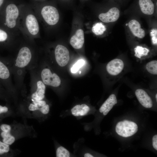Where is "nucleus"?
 Here are the masks:
<instances>
[{"mask_svg": "<svg viewBox=\"0 0 157 157\" xmlns=\"http://www.w3.org/2000/svg\"><path fill=\"white\" fill-rule=\"evenodd\" d=\"M119 16V11L116 7L110 9L106 13L100 14L99 19L102 22L105 23L113 22L116 21Z\"/></svg>", "mask_w": 157, "mask_h": 157, "instance_id": "9d476101", "label": "nucleus"}, {"mask_svg": "<svg viewBox=\"0 0 157 157\" xmlns=\"http://www.w3.org/2000/svg\"><path fill=\"white\" fill-rule=\"evenodd\" d=\"M14 51V56L10 58L14 84L17 90L23 91L26 88L24 80L26 71L35 65L38 59L35 43L21 40Z\"/></svg>", "mask_w": 157, "mask_h": 157, "instance_id": "f257e3e1", "label": "nucleus"}, {"mask_svg": "<svg viewBox=\"0 0 157 157\" xmlns=\"http://www.w3.org/2000/svg\"><path fill=\"white\" fill-rule=\"evenodd\" d=\"M33 67L45 85L55 88L60 85V78L56 74L52 73L49 69L47 68L40 69L35 64Z\"/></svg>", "mask_w": 157, "mask_h": 157, "instance_id": "0eeeda50", "label": "nucleus"}, {"mask_svg": "<svg viewBox=\"0 0 157 157\" xmlns=\"http://www.w3.org/2000/svg\"><path fill=\"white\" fill-rule=\"evenodd\" d=\"M10 150L9 145L0 140V156L7 154Z\"/></svg>", "mask_w": 157, "mask_h": 157, "instance_id": "5701e85b", "label": "nucleus"}, {"mask_svg": "<svg viewBox=\"0 0 157 157\" xmlns=\"http://www.w3.org/2000/svg\"><path fill=\"white\" fill-rule=\"evenodd\" d=\"M39 110L43 114H47L49 111V106L48 104H46L44 106L40 108Z\"/></svg>", "mask_w": 157, "mask_h": 157, "instance_id": "bb28decb", "label": "nucleus"}, {"mask_svg": "<svg viewBox=\"0 0 157 157\" xmlns=\"http://www.w3.org/2000/svg\"><path fill=\"white\" fill-rule=\"evenodd\" d=\"M156 101H157V94H156Z\"/></svg>", "mask_w": 157, "mask_h": 157, "instance_id": "72a5a7b5", "label": "nucleus"}, {"mask_svg": "<svg viewBox=\"0 0 157 157\" xmlns=\"http://www.w3.org/2000/svg\"><path fill=\"white\" fill-rule=\"evenodd\" d=\"M85 63V61L83 59L78 60L71 68V71L72 73H76L79 69L83 66Z\"/></svg>", "mask_w": 157, "mask_h": 157, "instance_id": "4be33fe9", "label": "nucleus"}, {"mask_svg": "<svg viewBox=\"0 0 157 157\" xmlns=\"http://www.w3.org/2000/svg\"><path fill=\"white\" fill-rule=\"evenodd\" d=\"M90 110L89 107L85 104L77 105L71 110L72 115L75 116H83L86 115Z\"/></svg>", "mask_w": 157, "mask_h": 157, "instance_id": "dca6fc26", "label": "nucleus"}, {"mask_svg": "<svg viewBox=\"0 0 157 157\" xmlns=\"http://www.w3.org/2000/svg\"><path fill=\"white\" fill-rule=\"evenodd\" d=\"M0 129L2 131L7 132H10L11 127L9 125L2 124L0 126Z\"/></svg>", "mask_w": 157, "mask_h": 157, "instance_id": "a878e982", "label": "nucleus"}, {"mask_svg": "<svg viewBox=\"0 0 157 157\" xmlns=\"http://www.w3.org/2000/svg\"><path fill=\"white\" fill-rule=\"evenodd\" d=\"M33 1H38V2H42L44 0H32Z\"/></svg>", "mask_w": 157, "mask_h": 157, "instance_id": "473e14b6", "label": "nucleus"}, {"mask_svg": "<svg viewBox=\"0 0 157 157\" xmlns=\"http://www.w3.org/2000/svg\"><path fill=\"white\" fill-rule=\"evenodd\" d=\"M70 153L66 149L62 146L58 147L56 151V156L57 157H69Z\"/></svg>", "mask_w": 157, "mask_h": 157, "instance_id": "412c9836", "label": "nucleus"}, {"mask_svg": "<svg viewBox=\"0 0 157 157\" xmlns=\"http://www.w3.org/2000/svg\"><path fill=\"white\" fill-rule=\"evenodd\" d=\"M152 145L153 147L157 150V135H154L152 138Z\"/></svg>", "mask_w": 157, "mask_h": 157, "instance_id": "c756f323", "label": "nucleus"}, {"mask_svg": "<svg viewBox=\"0 0 157 157\" xmlns=\"http://www.w3.org/2000/svg\"><path fill=\"white\" fill-rule=\"evenodd\" d=\"M8 110V108L6 106H2L0 105V117L6 113Z\"/></svg>", "mask_w": 157, "mask_h": 157, "instance_id": "c85d7f7f", "label": "nucleus"}, {"mask_svg": "<svg viewBox=\"0 0 157 157\" xmlns=\"http://www.w3.org/2000/svg\"><path fill=\"white\" fill-rule=\"evenodd\" d=\"M117 103L116 97L114 94H111L99 109V112L105 116L108 114L114 106Z\"/></svg>", "mask_w": 157, "mask_h": 157, "instance_id": "ddd939ff", "label": "nucleus"}, {"mask_svg": "<svg viewBox=\"0 0 157 157\" xmlns=\"http://www.w3.org/2000/svg\"><path fill=\"white\" fill-rule=\"evenodd\" d=\"M84 36L83 31L79 29L77 30L75 34L71 38L69 43L74 49L81 48L84 43Z\"/></svg>", "mask_w": 157, "mask_h": 157, "instance_id": "9b49d317", "label": "nucleus"}, {"mask_svg": "<svg viewBox=\"0 0 157 157\" xmlns=\"http://www.w3.org/2000/svg\"><path fill=\"white\" fill-rule=\"evenodd\" d=\"M16 0L7 1L3 25L8 31L17 36L20 33L19 29L20 3H18Z\"/></svg>", "mask_w": 157, "mask_h": 157, "instance_id": "7ed1b4c3", "label": "nucleus"}, {"mask_svg": "<svg viewBox=\"0 0 157 157\" xmlns=\"http://www.w3.org/2000/svg\"><path fill=\"white\" fill-rule=\"evenodd\" d=\"M28 71L31 78L30 86L31 91V98L38 100H43L45 97V85L33 67Z\"/></svg>", "mask_w": 157, "mask_h": 157, "instance_id": "423d86ee", "label": "nucleus"}, {"mask_svg": "<svg viewBox=\"0 0 157 157\" xmlns=\"http://www.w3.org/2000/svg\"><path fill=\"white\" fill-rule=\"evenodd\" d=\"M0 136L2 138V141L8 145L13 144L15 140V137L11 135L10 132H7L1 131Z\"/></svg>", "mask_w": 157, "mask_h": 157, "instance_id": "f3484780", "label": "nucleus"}, {"mask_svg": "<svg viewBox=\"0 0 157 157\" xmlns=\"http://www.w3.org/2000/svg\"><path fill=\"white\" fill-rule=\"evenodd\" d=\"M12 76L10 58L0 57V83L10 94L15 93L17 90Z\"/></svg>", "mask_w": 157, "mask_h": 157, "instance_id": "39448f33", "label": "nucleus"}, {"mask_svg": "<svg viewBox=\"0 0 157 157\" xmlns=\"http://www.w3.org/2000/svg\"><path fill=\"white\" fill-rule=\"evenodd\" d=\"M124 63L119 59L116 58L109 62L106 66V70L111 75L115 76L119 74L123 70Z\"/></svg>", "mask_w": 157, "mask_h": 157, "instance_id": "1a4fd4ad", "label": "nucleus"}, {"mask_svg": "<svg viewBox=\"0 0 157 157\" xmlns=\"http://www.w3.org/2000/svg\"><path fill=\"white\" fill-rule=\"evenodd\" d=\"M40 108L37 105L32 102L29 104L28 107V109L31 111H35L39 110Z\"/></svg>", "mask_w": 157, "mask_h": 157, "instance_id": "cd10ccee", "label": "nucleus"}, {"mask_svg": "<svg viewBox=\"0 0 157 157\" xmlns=\"http://www.w3.org/2000/svg\"><path fill=\"white\" fill-rule=\"evenodd\" d=\"M54 53L55 60L59 66L64 67L67 64L69 60V53L65 47L57 45L55 48Z\"/></svg>", "mask_w": 157, "mask_h": 157, "instance_id": "6e6552de", "label": "nucleus"}, {"mask_svg": "<svg viewBox=\"0 0 157 157\" xmlns=\"http://www.w3.org/2000/svg\"><path fill=\"white\" fill-rule=\"evenodd\" d=\"M39 21L30 4L20 3L19 29L24 39L35 43L40 37Z\"/></svg>", "mask_w": 157, "mask_h": 157, "instance_id": "f03ea898", "label": "nucleus"}, {"mask_svg": "<svg viewBox=\"0 0 157 157\" xmlns=\"http://www.w3.org/2000/svg\"><path fill=\"white\" fill-rule=\"evenodd\" d=\"M151 41L153 44L155 45L157 44V30L156 29H153L150 32Z\"/></svg>", "mask_w": 157, "mask_h": 157, "instance_id": "393cba45", "label": "nucleus"}, {"mask_svg": "<svg viewBox=\"0 0 157 157\" xmlns=\"http://www.w3.org/2000/svg\"><path fill=\"white\" fill-rule=\"evenodd\" d=\"M105 26L101 22H98L94 24L92 28V32L96 35L102 34L106 30Z\"/></svg>", "mask_w": 157, "mask_h": 157, "instance_id": "a211bd4d", "label": "nucleus"}, {"mask_svg": "<svg viewBox=\"0 0 157 157\" xmlns=\"http://www.w3.org/2000/svg\"><path fill=\"white\" fill-rule=\"evenodd\" d=\"M84 157H94L93 155L89 153H85L84 155Z\"/></svg>", "mask_w": 157, "mask_h": 157, "instance_id": "7c9ffc66", "label": "nucleus"}, {"mask_svg": "<svg viewBox=\"0 0 157 157\" xmlns=\"http://www.w3.org/2000/svg\"><path fill=\"white\" fill-rule=\"evenodd\" d=\"M147 71L151 74H157V61L153 60L147 63L146 65Z\"/></svg>", "mask_w": 157, "mask_h": 157, "instance_id": "aec40b11", "label": "nucleus"}, {"mask_svg": "<svg viewBox=\"0 0 157 157\" xmlns=\"http://www.w3.org/2000/svg\"><path fill=\"white\" fill-rule=\"evenodd\" d=\"M10 94L0 83V99L7 101Z\"/></svg>", "mask_w": 157, "mask_h": 157, "instance_id": "b1692460", "label": "nucleus"}, {"mask_svg": "<svg viewBox=\"0 0 157 157\" xmlns=\"http://www.w3.org/2000/svg\"><path fill=\"white\" fill-rule=\"evenodd\" d=\"M128 25L131 31L135 36L140 38L144 37L145 31L141 28L140 25L137 21L132 20L129 22Z\"/></svg>", "mask_w": 157, "mask_h": 157, "instance_id": "4468645a", "label": "nucleus"}, {"mask_svg": "<svg viewBox=\"0 0 157 157\" xmlns=\"http://www.w3.org/2000/svg\"><path fill=\"white\" fill-rule=\"evenodd\" d=\"M127 25H128V24H126V25L127 26Z\"/></svg>", "mask_w": 157, "mask_h": 157, "instance_id": "f704fd0d", "label": "nucleus"}, {"mask_svg": "<svg viewBox=\"0 0 157 157\" xmlns=\"http://www.w3.org/2000/svg\"><path fill=\"white\" fill-rule=\"evenodd\" d=\"M139 4L142 12L148 15L152 14L154 11V5L151 0H139Z\"/></svg>", "mask_w": 157, "mask_h": 157, "instance_id": "2eb2a0df", "label": "nucleus"}, {"mask_svg": "<svg viewBox=\"0 0 157 157\" xmlns=\"http://www.w3.org/2000/svg\"><path fill=\"white\" fill-rule=\"evenodd\" d=\"M5 0H0V8L4 3Z\"/></svg>", "mask_w": 157, "mask_h": 157, "instance_id": "2f4dec72", "label": "nucleus"}, {"mask_svg": "<svg viewBox=\"0 0 157 157\" xmlns=\"http://www.w3.org/2000/svg\"><path fill=\"white\" fill-rule=\"evenodd\" d=\"M135 93L139 101L143 107L150 108L152 106V100L144 90L138 89L136 90Z\"/></svg>", "mask_w": 157, "mask_h": 157, "instance_id": "f8f14e48", "label": "nucleus"}, {"mask_svg": "<svg viewBox=\"0 0 157 157\" xmlns=\"http://www.w3.org/2000/svg\"><path fill=\"white\" fill-rule=\"evenodd\" d=\"M39 20L42 19L47 25L53 26L58 22L60 16L57 8L50 4H43L42 2L33 1L30 4Z\"/></svg>", "mask_w": 157, "mask_h": 157, "instance_id": "20e7f679", "label": "nucleus"}, {"mask_svg": "<svg viewBox=\"0 0 157 157\" xmlns=\"http://www.w3.org/2000/svg\"><path fill=\"white\" fill-rule=\"evenodd\" d=\"M135 56L138 58L147 56L149 51L147 48L140 46H137L134 49Z\"/></svg>", "mask_w": 157, "mask_h": 157, "instance_id": "6ab92c4d", "label": "nucleus"}]
</instances>
